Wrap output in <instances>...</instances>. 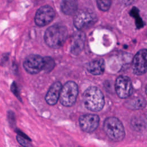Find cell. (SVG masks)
<instances>
[{
  "label": "cell",
  "instance_id": "obj_11",
  "mask_svg": "<svg viewBox=\"0 0 147 147\" xmlns=\"http://www.w3.org/2000/svg\"><path fill=\"white\" fill-rule=\"evenodd\" d=\"M85 40V34L82 30L75 33L71 40L70 52L75 56L79 55L84 48Z\"/></svg>",
  "mask_w": 147,
  "mask_h": 147
},
{
  "label": "cell",
  "instance_id": "obj_25",
  "mask_svg": "<svg viewBox=\"0 0 147 147\" xmlns=\"http://www.w3.org/2000/svg\"><path fill=\"white\" fill-rule=\"evenodd\" d=\"M145 93H146V94L147 95V84H146V87H145Z\"/></svg>",
  "mask_w": 147,
  "mask_h": 147
},
{
  "label": "cell",
  "instance_id": "obj_13",
  "mask_svg": "<svg viewBox=\"0 0 147 147\" xmlns=\"http://www.w3.org/2000/svg\"><path fill=\"white\" fill-rule=\"evenodd\" d=\"M88 71L94 75H99L105 71V62L102 59H96L90 61L87 65Z\"/></svg>",
  "mask_w": 147,
  "mask_h": 147
},
{
  "label": "cell",
  "instance_id": "obj_3",
  "mask_svg": "<svg viewBox=\"0 0 147 147\" xmlns=\"http://www.w3.org/2000/svg\"><path fill=\"white\" fill-rule=\"evenodd\" d=\"M103 130L108 137L113 141H121L125 137L124 127L121 121L116 117L107 118L103 123Z\"/></svg>",
  "mask_w": 147,
  "mask_h": 147
},
{
  "label": "cell",
  "instance_id": "obj_6",
  "mask_svg": "<svg viewBox=\"0 0 147 147\" xmlns=\"http://www.w3.org/2000/svg\"><path fill=\"white\" fill-rule=\"evenodd\" d=\"M55 16L54 9L49 5L40 7L34 16V22L38 26H44L50 24Z\"/></svg>",
  "mask_w": 147,
  "mask_h": 147
},
{
  "label": "cell",
  "instance_id": "obj_5",
  "mask_svg": "<svg viewBox=\"0 0 147 147\" xmlns=\"http://www.w3.org/2000/svg\"><path fill=\"white\" fill-rule=\"evenodd\" d=\"M96 21V14L88 9H82L77 11L74 17V26L79 30L91 26Z\"/></svg>",
  "mask_w": 147,
  "mask_h": 147
},
{
  "label": "cell",
  "instance_id": "obj_24",
  "mask_svg": "<svg viewBox=\"0 0 147 147\" xmlns=\"http://www.w3.org/2000/svg\"><path fill=\"white\" fill-rule=\"evenodd\" d=\"M122 1L124 2V3H125L126 5H130L133 2L136 1V0H122Z\"/></svg>",
  "mask_w": 147,
  "mask_h": 147
},
{
  "label": "cell",
  "instance_id": "obj_7",
  "mask_svg": "<svg viewBox=\"0 0 147 147\" xmlns=\"http://www.w3.org/2000/svg\"><path fill=\"white\" fill-rule=\"evenodd\" d=\"M115 90L120 98H129L133 93V86L130 78L122 75L118 76L115 80Z\"/></svg>",
  "mask_w": 147,
  "mask_h": 147
},
{
  "label": "cell",
  "instance_id": "obj_18",
  "mask_svg": "<svg viewBox=\"0 0 147 147\" xmlns=\"http://www.w3.org/2000/svg\"><path fill=\"white\" fill-rule=\"evenodd\" d=\"M98 8L103 11H107L111 5V0H96Z\"/></svg>",
  "mask_w": 147,
  "mask_h": 147
},
{
  "label": "cell",
  "instance_id": "obj_1",
  "mask_svg": "<svg viewBox=\"0 0 147 147\" xmlns=\"http://www.w3.org/2000/svg\"><path fill=\"white\" fill-rule=\"evenodd\" d=\"M68 37V30L66 27L60 24H54L45 30L44 41L50 48H59L65 43Z\"/></svg>",
  "mask_w": 147,
  "mask_h": 147
},
{
  "label": "cell",
  "instance_id": "obj_26",
  "mask_svg": "<svg viewBox=\"0 0 147 147\" xmlns=\"http://www.w3.org/2000/svg\"><path fill=\"white\" fill-rule=\"evenodd\" d=\"M79 147H81V146H79Z\"/></svg>",
  "mask_w": 147,
  "mask_h": 147
},
{
  "label": "cell",
  "instance_id": "obj_4",
  "mask_svg": "<svg viewBox=\"0 0 147 147\" xmlns=\"http://www.w3.org/2000/svg\"><path fill=\"white\" fill-rule=\"evenodd\" d=\"M78 92V86L75 82L68 81L65 83L60 92L59 99L61 104L65 107L73 106L76 100Z\"/></svg>",
  "mask_w": 147,
  "mask_h": 147
},
{
  "label": "cell",
  "instance_id": "obj_8",
  "mask_svg": "<svg viewBox=\"0 0 147 147\" xmlns=\"http://www.w3.org/2000/svg\"><path fill=\"white\" fill-rule=\"evenodd\" d=\"M44 64V57L38 55L28 56L23 63L25 71L30 74H36L43 69Z\"/></svg>",
  "mask_w": 147,
  "mask_h": 147
},
{
  "label": "cell",
  "instance_id": "obj_21",
  "mask_svg": "<svg viewBox=\"0 0 147 147\" xmlns=\"http://www.w3.org/2000/svg\"><path fill=\"white\" fill-rule=\"evenodd\" d=\"M17 140L18 142V143L22 145L24 147H30V144L29 143V142L28 141V140H27L26 139L20 136H17L16 137Z\"/></svg>",
  "mask_w": 147,
  "mask_h": 147
},
{
  "label": "cell",
  "instance_id": "obj_23",
  "mask_svg": "<svg viewBox=\"0 0 147 147\" xmlns=\"http://www.w3.org/2000/svg\"><path fill=\"white\" fill-rule=\"evenodd\" d=\"M16 131L17 132V133L18 134V136H21V137H23V138L26 139V140H28V141H30V139L29 138V137L28 136H27L26 134H24L23 132H22L21 130L17 129V130H16Z\"/></svg>",
  "mask_w": 147,
  "mask_h": 147
},
{
  "label": "cell",
  "instance_id": "obj_19",
  "mask_svg": "<svg viewBox=\"0 0 147 147\" xmlns=\"http://www.w3.org/2000/svg\"><path fill=\"white\" fill-rule=\"evenodd\" d=\"M130 15L132 17H135L136 22L137 28H142L143 26V23H142V21L141 18L140 17V16L138 14V11L137 9H136V7H133L131 9V10L130 11Z\"/></svg>",
  "mask_w": 147,
  "mask_h": 147
},
{
  "label": "cell",
  "instance_id": "obj_15",
  "mask_svg": "<svg viewBox=\"0 0 147 147\" xmlns=\"http://www.w3.org/2000/svg\"><path fill=\"white\" fill-rule=\"evenodd\" d=\"M124 105L126 108L130 110H141L145 107L146 105V102L142 97L135 96L127 100L125 103Z\"/></svg>",
  "mask_w": 147,
  "mask_h": 147
},
{
  "label": "cell",
  "instance_id": "obj_22",
  "mask_svg": "<svg viewBox=\"0 0 147 147\" xmlns=\"http://www.w3.org/2000/svg\"><path fill=\"white\" fill-rule=\"evenodd\" d=\"M11 91L13 92V94L15 95V96L20 100L21 101V99L20 98V93H19V91L18 89L17 88V85L13 83V84L11 86Z\"/></svg>",
  "mask_w": 147,
  "mask_h": 147
},
{
  "label": "cell",
  "instance_id": "obj_17",
  "mask_svg": "<svg viewBox=\"0 0 147 147\" xmlns=\"http://www.w3.org/2000/svg\"><path fill=\"white\" fill-rule=\"evenodd\" d=\"M44 64L43 70L46 72H51L55 67V63L54 60L51 57H45L44 58Z\"/></svg>",
  "mask_w": 147,
  "mask_h": 147
},
{
  "label": "cell",
  "instance_id": "obj_12",
  "mask_svg": "<svg viewBox=\"0 0 147 147\" xmlns=\"http://www.w3.org/2000/svg\"><path fill=\"white\" fill-rule=\"evenodd\" d=\"M62 85L60 82H56L49 87L46 96L45 100L49 105H55L60 98Z\"/></svg>",
  "mask_w": 147,
  "mask_h": 147
},
{
  "label": "cell",
  "instance_id": "obj_14",
  "mask_svg": "<svg viewBox=\"0 0 147 147\" xmlns=\"http://www.w3.org/2000/svg\"><path fill=\"white\" fill-rule=\"evenodd\" d=\"M77 0H62L60 7L62 12L68 16H71L75 14L78 10Z\"/></svg>",
  "mask_w": 147,
  "mask_h": 147
},
{
  "label": "cell",
  "instance_id": "obj_2",
  "mask_svg": "<svg viewBox=\"0 0 147 147\" xmlns=\"http://www.w3.org/2000/svg\"><path fill=\"white\" fill-rule=\"evenodd\" d=\"M83 101L86 109L95 112L100 111L105 105L103 94L95 86H91L86 90L83 95Z\"/></svg>",
  "mask_w": 147,
  "mask_h": 147
},
{
  "label": "cell",
  "instance_id": "obj_16",
  "mask_svg": "<svg viewBox=\"0 0 147 147\" xmlns=\"http://www.w3.org/2000/svg\"><path fill=\"white\" fill-rule=\"evenodd\" d=\"M131 125L137 131H140L147 127V114L137 115L131 120Z\"/></svg>",
  "mask_w": 147,
  "mask_h": 147
},
{
  "label": "cell",
  "instance_id": "obj_10",
  "mask_svg": "<svg viewBox=\"0 0 147 147\" xmlns=\"http://www.w3.org/2000/svg\"><path fill=\"white\" fill-rule=\"evenodd\" d=\"M79 123L83 131L91 133L98 127L99 123V117L96 114H83L79 118Z\"/></svg>",
  "mask_w": 147,
  "mask_h": 147
},
{
  "label": "cell",
  "instance_id": "obj_9",
  "mask_svg": "<svg viewBox=\"0 0 147 147\" xmlns=\"http://www.w3.org/2000/svg\"><path fill=\"white\" fill-rule=\"evenodd\" d=\"M132 70L136 75H142L147 72V49L140 50L132 61Z\"/></svg>",
  "mask_w": 147,
  "mask_h": 147
},
{
  "label": "cell",
  "instance_id": "obj_20",
  "mask_svg": "<svg viewBox=\"0 0 147 147\" xmlns=\"http://www.w3.org/2000/svg\"><path fill=\"white\" fill-rule=\"evenodd\" d=\"M7 120L10 125L12 127H14L16 123V115L15 114L13 111L9 110L7 111Z\"/></svg>",
  "mask_w": 147,
  "mask_h": 147
}]
</instances>
